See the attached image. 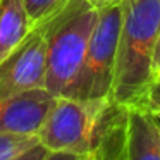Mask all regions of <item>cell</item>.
I'll return each instance as SVG.
<instances>
[{"instance_id": "2e32d148", "label": "cell", "mask_w": 160, "mask_h": 160, "mask_svg": "<svg viewBox=\"0 0 160 160\" xmlns=\"http://www.w3.org/2000/svg\"><path fill=\"white\" fill-rule=\"evenodd\" d=\"M157 81H160V62L157 64L155 71H153V83H157Z\"/></svg>"}, {"instance_id": "52a82bcc", "label": "cell", "mask_w": 160, "mask_h": 160, "mask_svg": "<svg viewBox=\"0 0 160 160\" xmlns=\"http://www.w3.org/2000/svg\"><path fill=\"white\" fill-rule=\"evenodd\" d=\"M119 160H160V124L150 110L128 107L126 145Z\"/></svg>"}, {"instance_id": "277c9868", "label": "cell", "mask_w": 160, "mask_h": 160, "mask_svg": "<svg viewBox=\"0 0 160 160\" xmlns=\"http://www.w3.org/2000/svg\"><path fill=\"white\" fill-rule=\"evenodd\" d=\"M124 0L98 11V21L88 43L81 69L67 97L93 100L110 98L117 62Z\"/></svg>"}, {"instance_id": "8fae6325", "label": "cell", "mask_w": 160, "mask_h": 160, "mask_svg": "<svg viewBox=\"0 0 160 160\" xmlns=\"http://www.w3.org/2000/svg\"><path fill=\"white\" fill-rule=\"evenodd\" d=\"M143 107L146 110L153 112L157 108H160V81L157 83H152V86L146 91V98H145V105Z\"/></svg>"}, {"instance_id": "9a60e30c", "label": "cell", "mask_w": 160, "mask_h": 160, "mask_svg": "<svg viewBox=\"0 0 160 160\" xmlns=\"http://www.w3.org/2000/svg\"><path fill=\"white\" fill-rule=\"evenodd\" d=\"M160 62V38H158V43H157V52H155V60H153V71H155L157 64Z\"/></svg>"}, {"instance_id": "7c38bea8", "label": "cell", "mask_w": 160, "mask_h": 160, "mask_svg": "<svg viewBox=\"0 0 160 160\" xmlns=\"http://www.w3.org/2000/svg\"><path fill=\"white\" fill-rule=\"evenodd\" d=\"M48 153H50V150H47L42 143H38V145L31 146L29 150H26L24 153L18 155L12 160H45V157L48 155Z\"/></svg>"}, {"instance_id": "5b68a950", "label": "cell", "mask_w": 160, "mask_h": 160, "mask_svg": "<svg viewBox=\"0 0 160 160\" xmlns=\"http://www.w3.org/2000/svg\"><path fill=\"white\" fill-rule=\"evenodd\" d=\"M45 22L35 26L28 38L0 64V102L16 93L45 84Z\"/></svg>"}, {"instance_id": "5bb4252c", "label": "cell", "mask_w": 160, "mask_h": 160, "mask_svg": "<svg viewBox=\"0 0 160 160\" xmlns=\"http://www.w3.org/2000/svg\"><path fill=\"white\" fill-rule=\"evenodd\" d=\"M84 2H88L90 5H93L95 9H105V7H110V5L114 4H119V2H122V0H84Z\"/></svg>"}, {"instance_id": "6da1fadb", "label": "cell", "mask_w": 160, "mask_h": 160, "mask_svg": "<svg viewBox=\"0 0 160 160\" xmlns=\"http://www.w3.org/2000/svg\"><path fill=\"white\" fill-rule=\"evenodd\" d=\"M160 38V0H124L117 62L110 100L145 108L153 83V60Z\"/></svg>"}, {"instance_id": "4fadbf2b", "label": "cell", "mask_w": 160, "mask_h": 160, "mask_svg": "<svg viewBox=\"0 0 160 160\" xmlns=\"http://www.w3.org/2000/svg\"><path fill=\"white\" fill-rule=\"evenodd\" d=\"M45 160H90L83 155H76V153H67V152H50L45 157Z\"/></svg>"}, {"instance_id": "8992f818", "label": "cell", "mask_w": 160, "mask_h": 160, "mask_svg": "<svg viewBox=\"0 0 160 160\" xmlns=\"http://www.w3.org/2000/svg\"><path fill=\"white\" fill-rule=\"evenodd\" d=\"M57 97L43 86L16 93L0 102V132L36 136Z\"/></svg>"}, {"instance_id": "e0dca14e", "label": "cell", "mask_w": 160, "mask_h": 160, "mask_svg": "<svg viewBox=\"0 0 160 160\" xmlns=\"http://www.w3.org/2000/svg\"><path fill=\"white\" fill-rule=\"evenodd\" d=\"M152 114H153V117L157 119V122H158V124H160V108H157V110H153Z\"/></svg>"}, {"instance_id": "ba28073f", "label": "cell", "mask_w": 160, "mask_h": 160, "mask_svg": "<svg viewBox=\"0 0 160 160\" xmlns=\"http://www.w3.org/2000/svg\"><path fill=\"white\" fill-rule=\"evenodd\" d=\"M33 28L24 0H0V64L28 38Z\"/></svg>"}, {"instance_id": "30bf717a", "label": "cell", "mask_w": 160, "mask_h": 160, "mask_svg": "<svg viewBox=\"0 0 160 160\" xmlns=\"http://www.w3.org/2000/svg\"><path fill=\"white\" fill-rule=\"evenodd\" d=\"M69 0H24L33 26H40L57 14Z\"/></svg>"}, {"instance_id": "9c48e42d", "label": "cell", "mask_w": 160, "mask_h": 160, "mask_svg": "<svg viewBox=\"0 0 160 160\" xmlns=\"http://www.w3.org/2000/svg\"><path fill=\"white\" fill-rule=\"evenodd\" d=\"M38 143L40 141L36 136L0 132V160H12Z\"/></svg>"}, {"instance_id": "3957f363", "label": "cell", "mask_w": 160, "mask_h": 160, "mask_svg": "<svg viewBox=\"0 0 160 160\" xmlns=\"http://www.w3.org/2000/svg\"><path fill=\"white\" fill-rule=\"evenodd\" d=\"M110 105V98L57 97L38 132V141L50 152L76 153L91 160Z\"/></svg>"}, {"instance_id": "7a4b0ae2", "label": "cell", "mask_w": 160, "mask_h": 160, "mask_svg": "<svg viewBox=\"0 0 160 160\" xmlns=\"http://www.w3.org/2000/svg\"><path fill=\"white\" fill-rule=\"evenodd\" d=\"M98 21V9L84 0H69L45 21V88L53 97H67L81 69Z\"/></svg>"}]
</instances>
